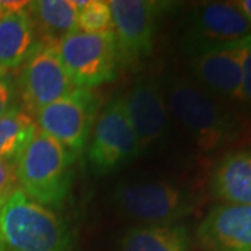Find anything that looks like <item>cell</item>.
<instances>
[{
  "instance_id": "cell-1",
  "label": "cell",
  "mask_w": 251,
  "mask_h": 251,
  "mask_svg": "<svg viewBox=\"0 0 251 251\" xmlns=\"http://www.w3.org/2000/svg\"><path fill=\"white\" fill-rule=\"evenodd\" d=\"M162 90L169 115L201 151L221 150L239 135L240 125L236 116L196 81L171 75Z\"/></svg>"
},
{
  "instance_id": "cell-2",
  "label": "cell",
  "mask_w": 251,
  "mask_h": 251,
  "mask_svg": "<svg viewBox=\"0 0 251 251\" xmlns=\"http://www.w3.org/2000/svg\"><path fill=\"white\" fill-rule=\"evenodd\" d=\"M0 251H73L69 227L16 188L0 204Z\"/></svg>"
},
{
  "instance_id": "cell-3",
  "label": "cell",
  "mask_w": 251,
  "mask_h": 251,
  "mask_svg": "<svg viewBox=\"0 0 251 251\" xmlns=\"http://www.w3.org/2000/svg\"><path fill=\"white\" fill-rule=\"evenodd\" d=\"M73 155L36 127L14 165L20 190L44 206H60L70 193Z\"/></svg>"
},
{
  "instance_id": "cell-4",
  "label": "cell",
  "mask_w": 251,
  "mask_h": 251,
  "mask_svg": "<svg viewBox=\"0 0 251 251\" xmlns=\"http://www.w3.org/2000/svg\"><path fill=\"white\" fill-rule=\"evenodd\" d=\"M113 198L125 215L148 225L177 224L197 208V196L193 191L168 180L122 184Z\"/></svg>"
},
{
  "instance_id": "cell-5",
  "label": "cell",
  "mask_w": 251,
  "mask_h": 251,
  "mask_svg": "<svg viewBox=\"0 0 251 251\" xmlns=\"http://www.w3.org/2000/svg\"><path fill=\"white\" fill-rule=\"evenodd\" d=\"M91 134L87 162L95 175L117 171L141 152V145L126 112L123 97L109 100L97 115Z\"/></svg>"
},
{
  "instance_id": "cell-6",
  "label": "cell",
  "mask_w": 251,
  "mask_h": 251,
  "mask_svg": "<svg viewBox=\"0 0 251 251\" xmlns=\"http://www.w3.org/2000/svg\"><path fill=\"white\" fill-rule=\"evenodd\" d=\"M63 66L75 87L102 85L116 77L115 34H90L74 29L59 42Z\"/></svg>"
},
{
  "instance_id": "cell-7",
  "label": "cell",
  "mask_w": 251,
  "mask_h": 251,
  "mask_svg": "<svg viewBox=\"0 0 251 251\" xmlns=\"http://www.w3.org/2000/svg\"><path fill=\"white\" fill-rule=\"evenodd\" d=\"M251 38V23L233 1H205L186 18L183 48L188 56Z\"/></svg>"
},
{
  "instance_id": "cell-8",
  "label": "cell",
  "mask_w": 251,
  "mask_h": 251,
  "mask_svg": "<svg viewBox=\"0 0 251 251\" xmlns=\"http://www.w3.org/2000/svg\"><path fill=\"white\" fill-rule=\"evenodd\" d=\"M98 105V97L94 91L75 87L69 95L36 113V127L77 156L90 140Z\"/></svg>"
},
{
  "instance_id": "cell-9",
  "label": "cell",
  "mask_w": 251,
  "mask_h": 251,
  "mask_svg": "<svg viewBox=\"0 0 251 251\" xmlns=\"http://www.w3.org/2000/svg\"><path fill=\"white\" fill-rule=\"evenodd\" d=\"M59 44L38 41L32 53L23 63L20 74V92L29 115L69 95L75 85L63 66Z\"/></svg>"
},
{
  "instance_id": "cell-10",
  "label": "cell",
  "mask_w": 251,
  "mask_h": 251,
  "mask_svg": "<svg viewBox=\"0 0 251 251\" xmlns=\"http://www.w3.org/2000/svg\"><path fill=\"white\" fill-rule=\"evenodd\" d=\"M168 3L152 0H112L117 60L134 64L151 53L161 11Z\"/></svg>"
},
{
  "instance_id": "cell-11",
  "label": "cell",
  "mask_w": 251,
  "mask_h": 251,
  "mask_svg": "<svg viewBox=\"0 0 251 251\" xmlns=\"http://www.w3.org/2000/svg\"><path fill=\"white\" fill-rule=\"evenodd\" d=\"M251 38L234 45L209 49L190 56L196 82L215 98L240 100L243 60Z\"/></svg>"
},
{
  "instance_id": "cell-12",
  "label": "cell",
  "mask_w": 251,
  "mask_h": 251,
  "mask_svg": "<svg viewBox=\"0 0 251 251\" xmlns=\"http://www.w3.org/2000/svg\"><path fill=\"white\" fill-rule=\"evenodd\" d=\"M128 120L134 128L141 151L165 140L169 133L171 115L166 108L161 84L143 77L123 97Z\"/></svg>"
},
{
  "instance_id": "cell-13",
  "label": "cell",
  "mask_w": 251,
  "mask_h": 251,
  "mask_svg": "<svg viewBox=\"0 0 251 251\" xmlns=\"http://www.w3.org/2000/svg\"><path fill=\"white\" fill-rule=\"evenodd\" d=\"M205 251H251V205L214 206L197 229Z\"/></svg>"
},
{
  "instance_id": "cell-14",
  "label": "cell",
  "mask_w": 251,
  "mask_h": 251,
  "mask_svg": "<svg viewBox=\"0 0 251 251\" xmlns=\"http://www.w3.org/2000/svg\"><path fill=\"white\" fill-rule=\"evenodd\" d=\"M1 7L0 67L9 72L27 60L38 42L28 1H1Z\"/></svg>"
},
{
  "instance_id": "cell-15",
  "label": "cell",
  "mask_w": 251,
  "mask_h": 251,
  "mask_svg": "<svg viewBox=\"0 0 251 251\" xmlns=\"http://www.w3.org/2000/svg\"><path fill=\"white\" fill-rule=\"evenodd\" d=\"M211 190L224 204L251 205V150H239L218 162Z\"/></svg>"
},
{
  "instance_id": "cell-16",
  "label": "cell",
  "mask_w": 251,
  "mask_h": 251,
  "mask_svg": "<svg viewBox=\"0 0 251 251\" xmlns=\"http://www.w3.org/2000/svg\"><path fill=\"white\" fill-rule=\"evenodd\" d=\"M188 230L181 224L137 226L120 240V251H188Z\"/></svg>"
},
{
  "instance_id": "cell-17",
  "label": "cell",
  "mask_w": 251,
  "mask_h": 251,
  "mask_svg": "<svg viewBox=\"0 0 251 251\" xmlns=\"http://www.w3.org/2000/svg\"><path fill=\"white\" fill-rule=\"evenodd\" d=\"M28 11L42 41L59 44L77 28V9L73 0H38L28 1Z\"/></svg>"
},
{
  "instance_id": "cell-18",
  "label": "cell",
  "mask_w": 251,
  "mask_h": 251,
  "mask_svg": "<svg viewBox=\"0 0 251 251\" xmlns=\"http://www.w3.org/2000/svg\"><path fill=\"white\" fill-rule=\"evenodd\" d=\"M35 131V119L27 110L13 108L0 116V159L14 166Z\"/></svg>"
},
{
  "instance_id": "cell-19",
  "label": "cell",
  "mask_w": 251,
  "mask_h": 251,
  "mask_svg": "<svg viewBox=\"0 0 251 251\" xmlns=\"http://www.w3.org/2000/svg\"><path fill=\"white\" fill-rule=\"evenodd\" d=\"M77 29L90 34H113V21L109 1L75 0Z\"/></svg>"
},
{
  "instance_id": "cell-20",
  "label": "cell",
  "mask_w": 251,
  "mask_h": 251,
  "mask_svg": "<svg viewBox=\"0 0 251 251\" xmlns=\"http://www.w3.org/2000/svg\"><path fill=\"white\" fill-rule=\"evenodd\" d=\"M16 171L14 166L0 159V204L16 190Z\"/></svg>"
},
{
  "instance_id": "cell-21",
  "label": "cell",
  "mask_w": 251,
  "mask_h": 251,
  "mask_svg": "<svg viewBox=\"0 0 251 251\" xmlns=\"http://www.w3.org/2000/svg\"><path fill=\"white\" fill-rule=\"evenodd\" d=\"M244 105L251 108V41L247 46V52L243 60V78L242 91H240V100Z\"/></svg>"
},
{
  "instance_id": "cell-22",
  "label": "cell",
  "mask_w": 251,
  "mask_h": 251,
  "mask_svg": "<svg viewBox=\"0 0 251 251\" xmlns=\"http://www.w3.org/2000/svg\"><path fill=\"white\" fill-rule=\"evenodd\" d=\"M14 106V88L7 77H0V116L6 115Z\"/></svg>"
},
{
  "instance_id": "cell-23",
  "label": "cell",
  "mask_w": 251,
  "mask_h": 251,
  "mask_svg": "<svg viewBox=\"0 0 251 251\" xmlns=\"http://www.w3.org/2000/svg\"><path fill=\"white\" fill-rule=\"evenodd\" d=\"M233 3L234 6L244 14V17L251 23V0H237Z\"/></svg>"
},
{
  "instance_id": "cell-24",
  "label": "cell",
  "mask_w": 251,
  "mask_h": 251,
  "mask_svg": "<svg viewBox=\"0 0 251 251\" xmlns=\"http://www.w3.org/2000/svg\"><path fill=\"white\" fill-rule=\"evenodd\" d=\"M6 74H7V72H6V70H3V69L0 67V77H4Z\"/></svg>"
},
{
  "instance_id": "cell-25",
  "label": "cell",
  "mask_w": 251,
  "mask_h": 251,
  "mask_svg": "<svg viewBox=\"0 0 251 251\" xmlns=\"http://www.w3.org/2000/svg\"><path fill=\"white\" fill-rule=\"evenodd\" d=\"M1 11H3V7H1V1H0V14H1Z\"/></svg>"
}]
</instances>
